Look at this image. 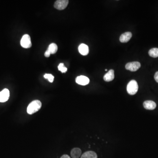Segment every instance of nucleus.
<instances>
[{
	"label": "nucleus",
	"mask_w": 158,
	"mask_h": 158,
	"mask_svg": "<svg viewBox=\"0 0 158 158\" xmlns=\"http://www.w3.org/2000/svg\"><path fill=\"white\" fill-rule=\"evenodd\" d=\"M20 44L22 47L23 48H30L32 46V43L30 36L28 34H25L23 36L20 41Z\"/></svg>",
	"instance_id": "7ed1b4c3"
},
{
	"label": "nucleus",
	"mask_w": 158,
	"mask_h": 158,
	"mask_svg": "<svg viewBox=\"0 0 158 158\" xmlns=\"http://www.w3.org/2000/svg\"><path fill=\"white\" fill-rule=\"evenodd\" d=\"M79 52L83 56H87L89 53V47L84 44H82L78 47Z\"/></svg>",
	"instance_id": "9d476101"
},
{
	"label": "nucleus",
	"mask_w": 158,
	"mask_h": 158,
	"mask_svg": "<svg viewBox=\"0 0 158 158\" xmlns=\"http://www.w3.org/2000/svg\"><path fill=\"white\" fill-rule=\"evenodd\" d=\"M143 106L144 108L148 110H154L156 107V104L153 101H146L144 102Z\"/></svg>",
	"instance_id": "6e6552de"
},
{
	"label": "nucleus",
	"mask_w": 158,
	"mask_h": 158,
	"mask_svg": "<svg viewBox=\"0 0 158 158\" xmlns=\"http://www.w3.org/2000/svg\"><path fill=\"white\" fill-rule=\"evenodd\" d=\"M138 86L136 80H131L127 84L126 90L128 94L130 95H135L138 91Z\"/></svg>",
	"instance_id": "f03ea898"
},
{
	"label": "nucleus",
	"mask_w": 158,
	"mask_h": 158,
	"mask_svg": "<svg viewBox=\"0 0 158 158\" xmlns=\"http://www.w3.org/2000/svg\"><path fill=\"white\" fill-rule=\"evenodd\" d=\"M149 56L153 58L158 57V48H153L150 49L148 52Z\"/></svg>",
	"instance_id": "2eb2a0df"
},
{
	"label": "nucleus",
	"mask_w": 158,
	"mask_h": 158,
	"mask_svg": "<svg viewBox=\"0 0 158 158\" xmlns=\"http://www.w3.org/2000/svg\"><path fill=\"white\" fill-rule=\"evenodd\" d=\"M76 82L78 84L85 86L88 84L90 82L89 78L84 76H80L76 77Z\"/></svg>",
	"instance_id": "0eeeda50"
},
{
	"label": "nucleus",
	"mask_w": 158,
	"mask_h": 158,
	"mask_svg": "<svg viewBox=\"0 0 158 158\" xmlns=\"http://www.w3.org/2000/svg\"><path fill=\"white\" fill-rule=\"evenodd\" d=\"M132 36V33L131 32H126L120 36V41L122 43H126L130 40Z\"/></svg>",
	"instance_id": "1a4fd4ad"
},
{
	"label": "nucleus",
	"mask_w": 158,
	"mask_h": 158,
	"mask_svg": "<svg viewBox=\"0 0 158 158\" xmlns=\"http://www.w3.org/2000/svg\"><path fill=\"white\" fill-rule=\"evenodd\" d=\"M41 106L42 104L39 100L33 101L28 106L27 112L29 114H33L39 111L41 108Z\"/></svg>",
	"instance_id": "f257e3e1"
},
{
	"label": "nucleus",
	"mask_w": 158,
	"mask_h": 158,
	"mask_svg": "<svg viewBox=\"0 0 158 158\" xmlns=\"http://www.w3.org/2000/svg\"><path fill=\"white\" fill-rule=\"evenodd\" d=\"M61 158H71L69 156L67 155H63L62 157H61Z\"/></svg>",
	"instance_id": "aec40b11"
},
{
	"label": "nucleus",
	"mask_w": 158,
	"mask_h": 158,
	"mask_svg": "<svg viewBox=\"0 0 158 158\" xmlns=\"http://www.w3.org/2000/svg\"><path fill=\"white\" fill-rule=\"evenodd\" d=\"M68 4V0H58L55 2L54 7L58 10H63L67 7Z\"/></svg>",
	"instance_id": "39448f33"
},
{
	"label": "nucleus",
	"mask_w": 158,
	"mask_h": 158,
	"mask_svg": "<svg viewBox=\"0 0 158 158\" xmlns=\"http://www.w3.org/2000/svg\"><path fill=\"white\" fill-rule=\"evenodd\" d=\"M105 71H107V69H105Z\"/></svg>",
	"instance_id": "412c9836"
},
{
	"label": "nucleus",
	"mask_w": 158,
	"mask_h": 158,
	"mask_svg": "<svg viewBox=\"0 0 158 158\" xmlns=\"http://www.w3.org/2000/svg\"><path fill=\"white\" fill-rule=\"evenodd\" d=\"M155 80L158 83V72H156L154 76Z\"/></svg>",
	"instance_id": "6ab92c4d"
},
{
	"label": "nucleus",
	"mask_w": 158,
	"mask_h": 158,
	"mask_svg": "<svg viewBox=\"0 0 158 158\" xmlns=\"http://www.w3.org/2000/svg\"><path fill=\"white\" fill-rule=\"evenodd\" d=\"M44 77L45 79H47L48 81L51 83H52L54 81V76L51 74H45L44 75Z\"/></svg>",
	"instance_id": "f3484780"
},
{
	"label": "nucleus",
	"mask_w": 158,
	"mask_h": 158,
	"mask_svg": "<svg viewBox=\"0 0 158 158\" xmlns=\"http://www.w3.org/2000/svg\"><path fill=\"white\" fill-rule=\"evenodd\" d=\"M58 69L59 71H61L63 73H65V72L67 71V68L65 67L63 63L59 64L58 66Z\"/></svg>",
	"instance_id": "dca6fc26"
},
{
	"label": "nucleus",
	"mask_w": 158,
	"mask_h": 158,
	"mask_svg": "<svg viewBox=\"0 0 158 158\" xmlns=\"http://www.w3.org/2000/svg\"><path fill=\"white\" fill-rule=\"evenodd\" d=\"M50 55H51V53L49 52L48 50H47L45 53V56L46 57L48 58L49 57H50Z\"/></svg>",
	"instance_id": "a211bd4d"
},
{
	"label": "nucleus",
	"mask_w": 158,
	"mask_h": 158,
	"mask_svg": "<svg viewBox=\"0 0 158 158\" xmlns=\"http://www.w3.org/2000/svg\"><path fill=\"white\" fill-rule=\"evenodd\" d=\"M81 158H98L97 155L93 151H88L84 153Z\"/></svg>",
	"instance_id": "ddd939ff"
},
{
	"label": "nucleus",
	"mask_w": 158,
	"mask_h": 158,
	"mask_svg": "<svg viewBox=\"0 0 158 158\" xmlns=\"http://www.w3.org/2000/svg\"><path fill=\"white\" fill-rule=\"evenodd\" d=\"M10 96V92L7 89H5L0 92V102H5L9 99Z\"/></svg>",
	"instance_id": "423d86ee"
},
{
	"label": "nucleus",
	"mask_w": 158,
	"mask_h": 158,
	"mask_svg": "<svg viewBox=\"0 0 158 158\" xmlns=\"http://www.w3.org/2000/svg\"><path fill=\"white\" fill-rule=\"evenodd\" d=\"M141 64L138 62L129 63L126 65V69L131 72H135L141 67Z\"/></svg>",
	"instance_id": "20e7f679"
},
{
	"label": "nucleus",
	"mask_w": 158,
	"mask_h": 158,
	"mask_svg": "<svg viewBox=\"0 0 158 158\" xmlns=\"http://www.w3.org/2000/svg\"><path fill=\"white\" fill-rule=\"evenodd\" d=\"M81 150L80 148H74L71 152V157L73 158H79L81 156Z\"/></svg>",
	"instance_id": "f8f14e48"
},
{
	"label": "nucleus",
	"mask_w": 158,
	"mask_h": 158,
	"mask_svg": "<svg viewBox=\"0 0 158 158\" xmlns=\"http://www.w3.org/2000/svg\"><path fill=\"white\" fill-rule=\"evenodd\" d=\"M114 71L113 69H110L106 74L104 76V80L106 82H110L114 79Z\"/></svg>",
	"instance_id": "9b49d317"
},
{
	"label": "nucleus",
	"mask_w": 158,
	"mask_h": 158,
	"mask_svg": "<svg viewBox=\"0 0 158 158\" xmlns=\"http://www.w3.org/2000/svg\"><path fill=\"white\" fill-rule=\"evenodd\" d=\"M51 54H54L57 52L58 51V46L56 44L52 43L49 45L48 49H47Z\"/></svg>",
	"instance_id": "4468645a"
}]
</instances>
